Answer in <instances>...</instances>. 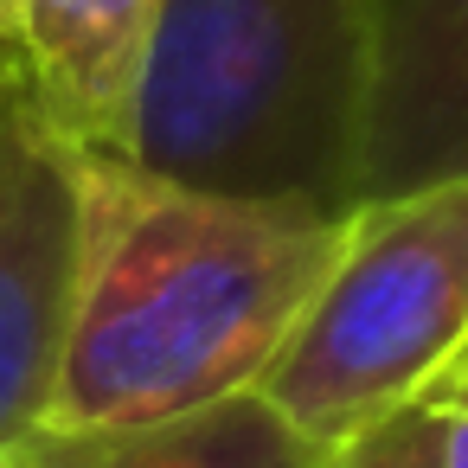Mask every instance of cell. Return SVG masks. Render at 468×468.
<instances>
[{"instance_id": "6da1fadb", "label": "cell", "mask_w": 468, "mask_h": 468, "mask_svg": "<svg viewBox=\"0 0 468 468\" xmlns=\"http://www.w3.org/2000/svg\"><path fill=\"white\" fill-rule=\"evenodd\" d=\"M78 161V250L46 430L154 423L263 385L353 212L231 199L129 154Z\"/></svg>"}, {"instance_id": "7a4b0ae2", "label": "cell", "mask_w": 468, "mask_h": 468, "mask_svg": "<svg viewBox=\"0 0 468 468\" xmlns=\"http://www.w3.org/2000/svg\"><path fill=\"white\" fill-rule=\"evenodd\" d=\"M372 0H161L129 161L231 199L359 212Z\"/></svg>"}, {"instance_id": "3957f363", "label": "cell", "mask_w": 468, "mask_h": 468, "mask_svg": "<svg viewBox=\"0 0 468 468\" xmlns=\"http://www.w3.org/2000/svg\"><path fill=\"white\" fill-rule=\"evenodd\" d=\"M468 346V180L353 212L308 314L263 372V398L327 455L423 398Z\"/></svg>"}, {"instance_id": "277c9868", "label": "cell", "mask_w": 468, "mask_h": 468, "mask_svg": "<svg viewBox=\"0 0 468 468\" xmlns=\"http://www.w3.org/2000/svg\"><path fill=\"white\" fill-rule=\"evenodd\" d=\"M78 250V161L33 110L20 71L0 84V455L52 417Z\"/></svg>"}, {"instance_id": "5b68a950", "label": "cell", "mask_w": 468, "mask_h": 468, "mask_svg": "<svg viewBox=\"0 0 468 468\" xmlns=\"http://www.w3.org/2000/svg\"><path fill=\"white\" fill-rule=\"evenodd\" d=\"M468 180V0H372L359 206Z\"/></svg>"}, {"instance_id": "8992f818", "label": "cell", "mask_w": 468, "mask_h": 468, "mask_svg": "<svg viewBox=\"0 0 468 468\" xmlns=\"http://www.w3.org/2000/svg\"><path fill=\"white\" fill-rule=\"evenodd\" d=\"M161 0H27L14 71L71 154H129Z\"/></svg>"}, {"instance_id": "52a82bcc", "label": "cell", "mask_w": 468, "mask_h": 468, "mask_svg": "<svg viewBox=\"0 0 468 468\" xmlns=\"http://www.w3.org/2000/svg\"><path fill=\"white\" fill-rule=\"evenodd\" d=\"M20 468H327L334 455L308 442L257 385L218 404L110 423V430H39L14 449Z\"/></svg>"}, {"instance_id": "ba28073f", "label": "cell", "mask_w": 468, "mask_h": 468, "mask_svg": "<svg viewBox=\"0 0 468 468\" xmlns=\"http://www.w3.org/2000/svg\"><path fill=\"white\" fill-rule=\"evenodd\" d=\"M334 468H468V410L423 391L334 449Z\"/></svg>"}, {"instance_id": "9c48e42d", "label": "cell", "mask_w": 468, "mask_h": 468, "mask_svg": "<svg viewBox=\"0 0 468 468\" xmlns=\"http://www.w3.org/2000/svg\"><path fill=\"white\" fill-rule=\"evenodd\" d=\"M430 398H442V404H462V410H468V346L442 366V378L430 385Z\"/></svg>"}, {"instance_id": "30bf717a", "label": "cell", "mask_w": 468, "mask_h": 468, "mask_svg": "<svg viewBox=\"0 0 468 468\" xmlns=\"http://www.w3.org/2000/svg\"><path fill=\"white\" fill-rule=\"evenodd\" d=\"M20 7H27V0H0V52H14V33H20Z\"/></svg>"}, {"instance_id": "8fae6325", "label": "cell", "mask_w": 468, "mask_h": 468, "mask_svg": "<svg viewBox=\"0 0 468 468\" xmlns=\"http://www.w3.org/2000/svg\"><path fill=\"white\" fill-rule=\"evenodd\" d=\"M14 78V52H0V84H7Z\"/></svg>"}, {"instance_id": "7c38bea8", "label": "cell", "mask_w": 468, "mask_h": 468, "mask_svg": "<svg viewBox=\"0 0 468 468\" xmlns=\"http://www.w3.org/2000/svg\"><path fill=\"white\" fill-rule=\"evenodd\" d=\"M0 468H20V462H14V455H0Z\"/></svg>"}, {"instance_id": "4fadbf2b", "label": "cell", "mask_w": 468, "mask_h": 468, "mask_svg": "<svg viewBox=\"0 0 468 468\" xmlns=\"http://www.w3.org/2000/svg\"><path fill=\"white\" fill-rule=\"evenodd\" d=\"M327 468H334V462H327Z\"/></svg>"}]
</instances>
